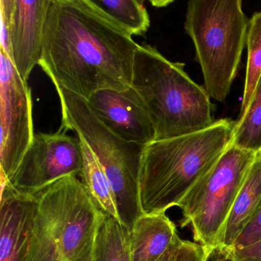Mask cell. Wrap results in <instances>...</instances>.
Returning <instances> with one entry per match:
<instances>
[{"label":"cell","instance_id":"6da1fadb","mask_svg":"<svg viewBox=\"0 0 261 261\" xmlns=\"http://www.w3.org/2000/svg\"><path fill=\"white\" fill-rule=\"evenodd\" d=\"M86 0H52L38 65L52 83L88 99L104 89L131 87L139 44Z\"/></svg>","mask_w":261,"mask_h":261},{"label":"cell","instance_id":"7a4b0ae2","mask_svg":"<svg viewBox=\"0 0 261 261\" xmlns=\"http://www.w3.org/2000/svg\"><path fill=\"white\" fill-rule=\"evenodd\" d=\"M235 124L220 119L205 129L146 145L139 176L143 213L178 206L228 148Z\"/></svg>","mask_w":261,"mask_h":261},{"label":"cell","instance_id":"3957f363","mask_svg":"<svg viewBox=\"0 0 261 261\" xmlns=\"http://www.w3.org/2000/svg\"><path fill=\"white\" fill-rule=\"evenodd\" d=\"M36 210L25 261H91L106 216L78 176L35 195Z\"/></svg>","mask_w":261,"mask_h":261},{"label":"cell","instance_id":"277c9868","mask_svg":"<svg viewBox=\"0 0 261 261\" xmlns=\"http://www.w3.org/2000/svg\"><path fill=\"white\" fill-rule=\"evenodd\" d=\"M184 67L183 63L169 61L153 46L139 44L136 49L131 87L150 115L155 141L199 132L215 122L211 96Z\"/></svg>","mask_w":261,"mask_h":261},{"label":"cell","instance_id":"5b68a950","mask_svg":"<svg viewBox=\"0 0 261 261\" xmlns=\"http://www.w3.org/2000/svg\"><path fill=\"white\" fill-rule=\"evenodd\" d=\"M243 0H188L185 29L196 48L205 90L226 99L247 43L249 20Z\"/></svg>","mask_w":261,"mask_h":261},{"label":"cell","instance_id":"8992f818","mask_svg":"<svg viewBox=\"0 0 261 261\" xmlns=\"http://www.w3.org/2000/svg\"><path fill=\"white\" fill-rule=\"evenodd\" d=\"M53 84L62 113L60 130H74L91 149L111 184L120 222L131 231L144 214L139 202V176L145 146L116 136L93 114L85 98Z\"/></svg>","mask_w":261,"mask_h":261},{"label":"cell","instance_id":"52a82bcc","mask_svg":"<svg viewBox=\"0 0 261 261\" xmlns=\"http://www.w3.org/2000/svg\"><path fill=\"white\" fill-rule=\"evenodd\" d=\"M257 153L230 144L212 168L196 184L178 207L181 226L191 227L193 239L212 257L239 190Z\"/></svg>","mask_w":261,"mask_h":261},{"label":"cell","instance_id":"ba28073f","mask_svg":"<svg viewBox=\"0 0 261 261\" xmlns=\"http://www.w3.org/2000/svg\"><path fill=\"white\" fill-rule=\"evenodd\" d=\"M0 167L8 180L34 138L31 90L9 56L0 50Z\"/></svg>","mask_w":261,"mask_h":261},{"label":"cell","instance_id":"9c48e42d","mask_svg":"<svg viewBox=\"0 0 261 261\" xmlns=\"http://www.w3.org/2000/svg\"><path fill=\"white\" fill-rule=\"evenodd\" d=\"M65 132L34 135L13 174L3 180L19 193L35 196L61 178L79 176L83 166L81 143Z\"/></svg>","mask_w":261,"mask_h":261},{"label":"cell","instance_id":"30bf717a","mask_svg":"<svg viewBox=\"0 0 261 261\" xmlns=\"http://www.w3.org/2000/svg\"><path fill=\"white\" fill-rule=\"evenodd\" d=\"M87 101L97 118L121 139L144 146L156 139L150 115L133 87L100 90Z\"/></svg>","mask_w":261,"mask_h":261},{"label":"cell","instance_id":"8fae6325","mask_svg":"<svg viewBox=\"0 0 261 261\" xmlns=\"http://www.w3.org/2000/svg\"><path fill=\"white\" fill-rule=\"evenodd\" d=\"M52 0H15L11 19L12 61L27 81L41 58V41Z\"/></svg>","mask_w":261,"mask_h":261},{"label":"cell","instance_id":"7c38bea8","mask_svg":"<svg viewBox=\"0 0 261 261\" xmlns=\"http://www.w3.org/2000/svg\"><path fill=\"white\" fill-rule=\"evenodd\" d=\"M36 210V197L1 179L0 261H25Z\"/></svg>","mask_w":261,"mask_h":261},{"label":"cell","instance_id":"4fadbf2b","mask_svg":"<svg viewBox=\"0 0 261 261\" xmlns=\"http://www.w3.org/2000/svg\"><path fill=\"white\" fill-rule=\"evenodd\" d=\"M261 200V151L256 154L239 190L225 224L213 261H227L234 242L254 214Z\"/></svg>","mask_w":261,"mask_h":261},{"label":"cell","instance_id":"5bb4252c","mask_svg":"<svg viewBox=\"0 0 261 261\" xmlns=\"http://www.w3.org/2000/svg\"><path fill=\"white\" fill-rule=\"evenodd\" d=\"M177 234L176 225L165 213L143 214L130 231L132 261H156Z\"/></svg>","mask_w":261,"mask_h":261},{"label":"cell","instance_id":"9a60e30c","mask_svg":"<svg viewBox=\"0 0 261 261\" xmlns=\"http://www.w3.org/2000/svg\"><path fill=\"white\" fill-rule=\"evenodd\" d=\"M79 140L83 153V166L79 175L81 181L100 210L106 216L120 221L111 184L91 149L85 141Z\"/></svg>","mask_w":261,"mask_h":261},{"label":"cell","instance_id":"2e32d148","mask_svg":"<svg viewBox=\"0 0 261 261\" xmlns=\"http://www.w3.org/2000/svg\"><path fill=\"white\" fill-rule=\"evenodd\" d=\"M91 261H132L130 230L107 216L98 231Z\"/></svg>","mask_w":261,"mask_h":261},{"label":"cell","instance_id":"e0dca14e","mask_svg":"<svg viewBox=\"0 0 261 261\" xmlns=\"http://www.w3.org/2000/svg\"><path fill=\"white\" fill-rule=\"evenodd\" d=\"M133 35H145L150 26V15L137 0H86Z\"/></svg>","mask_w":261,"mask_h":261},{"label":"cell","instance_id":"ac0fdd59","mask_svg":"<svg viewBox=\"0 0 261 261\" xmlns=\"http://www.w3.org/2000/svg\"><path fill=\"white\" fill-rule=\"evenodd\" d=\"M230 144L255 153L261 151V75L248 107L239 115Z\"/></svg>","mask_w":261,"mask_h":261},{"label":"cell","instance_id":"d6986e66","mask_svg":"<svg viewBox=\"0 0 261 261\" xmlns=\"http://www.w3.org/2000/svg\"><path fill=\"white\" fill-rule=\"evenodd\" d=\"M246 45L248 60L240 115L248 107L261 75V11L255 12L249 20Z\"/></svg>","mask_w":261,"mask_h":261},{"label":"cell","instance_id":"ffe728a7","mask_svg":"<svg viewBox=\"0 0 261 261\" xmlns=\"http://www.w3.org/2000/svg\"><path fill=\"white\" fill-rule=\"evenodd\" d=\"M260 240H261V200L254 214L252 215L251 219L239 234L237 240L234 242L232 251L246 248Z\"/></svg>","mask_w":261,"mask_h":261},{"label":"cell","instance_id":"44dd1931","mask_svg":"<svg viewBox=\"0 0 261 261\" xmlns=\"http://www.w3.org/2000/svg\"><path fill=\"white\" fill-rule=\"evenodd\" d=\"M210 257L208 250L203 245L183 240L177 261H208Z\"/></svg>","mask_w":261,"mask_h":261},{"label":"cell","instance_id":"7402d4cb","mask_svg":"<svg viewBox=\"0 0 261 261\" xmlns=\"http://www.w3.org/2000/svg\"><path fill=\"white\" fill-rule=\"evenodd\" d=\"M227 261H261V240L246 248L232 251Z\"/></svg>","mask_w":261,"mask_h":261},{"label":"cell","instance_id":"603a6c76","mask_svg":"<svg viewBox=\"0 0 261 261\" xmlns=\"http://www.w3.org/2000/svg\"><path fill=\"white\" fill-rule=\"evenodd\" d=\"M0 44H1L0 50H3L12 60V39H11L10 29L2 16H0Z\"/></svg>","mask_w":261,"mask_h":261},{"label":"cell","instance_id":"cb8c5ba5","mask_svg":"<svg viewBox=\"0 0 261 261\" xmlns=\"http://www.w3.org/2000/svg\"><path fill=\"white\" fill-rule=\"evenodd\" d=\"M182 242L183 240H182L177 234L167 251L156 261H177Z\"/></svg>","mask_w":261,"mask_h":261},{"label":"cell","instance_id":"d4e9b609","mask_svg":"<svg viewBox=\"0 0 261 261\" xmlns=\"http://www.w3.org/2000/svg\"><path fill=\"white\" fill-rule=\"evenodd\" d=\"M14 4L15 0H0V16L3 17L9 27L12 19Z\"/></svg>","mask_w":261,"mask_h":261},{"label":"cell","instance_id":"484cf974","mask_svg":"<svg viewBox=\"0 0 261 261\" xmlns=\"http://www.w3.org/2000/svg\"><path fill=\"white\" fill-rule=\"evenodd\" d=\"M175 1L176 0H150L152 6L156 8L165 7V6H169Z\"/></svg>","mask_w":261,"mask_h":261},{"label":"cell","instance_id":"4316f807","mask_svg":"<svg viewBox=\"0 0 261 261\" xmlns=\"http://www.w3.org/2000/svg\"><path fill=\"white\" fill-rule=\"evenodd\" d=\"M137 1L139 2L141 5H144V3H145L146 0H137Z\"/></svg>","mask_w":261,"mask_h":261}]
</instances>
